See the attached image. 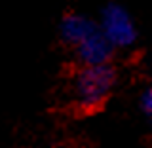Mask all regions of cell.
<instances>
[{"instance_id":"obj_3","label":"cell","mask_w":152,"mask_h":148,"mask_svg":"<svg viewBox=\"0 0 152 148\" xmlns=\"http://www.w3.org/2000/svg\"><path fill=\"white\" fill-rule=\"evenodd\" d=\"M76 59H78L80 66H101V65H110V59L114 55V47L108 44V40L103 36L101 28H95L89 32L80 44L74 47Z\"/></svg>"},{"instance_id":"obj_5","label":"cell","mask_w":152,"mask_h":148,"mask_svg":"<svg viewBox=\"0 0 152 148\" xmlns=\"http://www.w3.org/2000/svg\"><path fill=\"white\" fill-rule=\"evenodd\" d=\"M139 108L150 120V116H152V89H150V85H146V87L142 89V93L139 97Z\"/></svg>"},{"instance_id":"obj_4","label":"cell","mask_w":152,"mask_h":148,"mask_svg":"<svg viewBox=\"0 0 152 148\" xmlns=\"http://www.w3.org/2000/svg\"><path fill=\"white\" fill-rule=\"evenodd\" d=\"M97 28V23L91 21L89 17L82 15V13H66V15L61 19V25H59V31H61V38H63L65 44H69L70 47H74L76 44L84 40L89 32H93Z\"/></svg>"},{"instance_id":"obj_1","label":"cell","mask_w":152,"mask_h":148,"mask_svg":"<svg viewBox=\"0 0 152 148\" xmlns=\"http://www.w3.org/2000/svg\"><path fill=\"white\" fill-rule=\"evenodd\" d=\"M114 84L116 69L112 65L80 66L74 76V101L80 112H97L108 101Z\"/></svg>"},{"instance_id":"obj_2","label":"cell","mask_w":152,"mask_h":148,"mask_svg":"<svg viewBox=\"0 0 152 148\" xmlns=\"http://www.w3.org/2000/svg\"><path fill=\"white\" fill-rule=\"evenodd\" d=\"M97 25L114 50L116 47H129L137 40L135 23L127 13V9L120 4H107L101 12V23H97Z\"/></svg>"}]
</instances>
